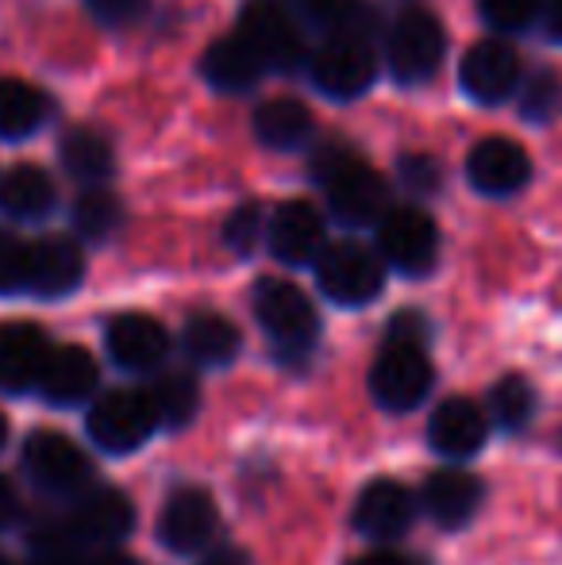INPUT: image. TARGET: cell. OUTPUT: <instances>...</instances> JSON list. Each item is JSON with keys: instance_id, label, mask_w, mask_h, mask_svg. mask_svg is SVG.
Wrapping results in <instances>:
<instances>
[{"instance_id": "603a6c76", "label": "cell", "mask_w": 562, "mask_h": 565, "mask_svg": "<svg viewBox=\"0 0 562 565\" xmlns=\"http://www.w3.org/2000/svg\"><path fill=\"white\" fill-rule=\"evenodd\" d=\"M201 74H204V82L220 93H247L251 85H258V77H263L266 70L240 35H227V39H216V43L204 51Z\"/></svg>"}, {"instance_id": "52a82bcc", "label": "cell", "mask_w": 562, "mask_h": 565, "mask_svg": "<svg viewBox=\"0 0 562 565\" xmlns=\"http://www.w3.org/2000/svg\"><path fill=\"white\" fill-rule=\"evenodd\" d=\"M23 469L51 497H82L93 481L85 450L62 431H35L23 443Z\"/></svg>"}, {"instance_id": "9a60e30c", "label": "cell", "mask_w": 562, "mask_h": 565, "mask_svg": "<svg viewBox=\"0 0 562 565\" xmlns=\"http://www.w3.org/2000/svg\"><path fill=\"white\" fill-rule=\"evenodd\" d=\"M85 254L74 238L46 235L39 243H28V292L43 300H59L82 285Z\"/></svg>"}, {"instance_id": "7a4b0ae2", "label": "cell", "mask_w": 562, "mask_h": 565, "mask_svg": "<svg viewBox=\"0 0 562 565\" xmlns=\"http://www.w3.org/2000/svg\"><path fill=\"white\" fill-rule=\"evenodd\" d=\"M447 51V31L424 8H405L385 35V62L401 85H421L439 70Z\"/></svg>"}, {"instance_id": "44dd1931", "label": "cell", "mask_w": 562, "mask_h": 565, "mask_svg": "<svg viewBox=\"0 0 562 565\" xmlns=\"http://www.w3.org/2000/svg\"><path fill=\"white\" fill-rule=\"evenodd\" d=\"M51 350L54 347L35 323H8V328H0V393L20 396L28 388H39Z\"/></svg>"}, {"instance_id": "ee69618b", "label": "cell", "mask_w": 562, "mask_h": 565, "mask_svg": "<svg viewBox=\"0 0 562 565\" xmlns=\"http://www.w3.org/2000/svg\"><path fill=\"white\" fill-rule=\"evenodd\" d=\"M4 443H8V419L0 416V450H4Z\"/></svg>"}, {"instance_id": "7c38bea8", "label": "cell", "mask_w": 562, "mask_h": 565, "mask_svg": "<svg viewBox=\"0 0 562 565\" xmlns=\"http://www.w3.org/2000/svg\"><path fill=\"white\" fill-rule=\"evenodd\" d=\"M66 531L77 539L82 546H108L124 543V539L136 531V508L113 484H100V489H85L74 504V515H70Z\"/></svg>"}, {"instance_id": "e0dca14e", "label": "cell", "mask_w": 562, "mask_h": 565, "mask_svg": "<svg viewBox=\"0 0 562 565\" xmlns=\"http://www.w3.org/2000/svg\"><path fill=\"white\" fill-rule=\"evenodd\" d=\"M266 246L282 266H312L324 254V216L308 201H289L266 224Z\"/></svg>"}, {"instance_id": "5bb4252c", "label": "cell", "mask_w": 562, "mask_h": 565, "mask_svg": "<svg viewBox=\"0 0 562 565\" xmlns=\"http://www.w3.org/2000/svg\"><path fill=\"white\" fill-rule=\"evenodd\" d=\"M532 178V158L512 139H481L466 158V181L486 196H512Z\"/></svg>"}, {"instance_id": "60d3db41", "label": "cell", "mask_w": 562, "mask_h": 565, "mask_svg": "<svg viewBox=\"0 0 562 565\" xmlns=\"http://www.w3.org/2000/svg\"><path fill=\"white\" fill-rule=\"evenodd\" d=\"M540 20H543V31H548L555 43H562V0H543Z\"/></svg>"}, {"instance_id": "74e56055", "label": "cell", "mask_w": 562, "mask_h": 565, "mask_svg": "<svg viewBox=\"0 0 562 565\" xmlns=\"http://www.w3.org/2000/svg\"><path fill=\"white\" fill-rule=\"evenodd\" d=\"M85 8L105 28H131V23H139L147 15L150 0H85Z\"/></svg>"}, {"instance_id": "d6986e66", "label": "cell", "mask_w": 562, "mask_h": 565, "mask_svg": "<svg viewBox=\"0 0 562 565\" xmlns=\"http://www.w3.org/2000/svg\"><path fill=\"white\" fill-rule=\"evenodd\" d=\"M105 347L113 354V362L128 373H150L166 362L170 354V335L158 320L142 312H124L108 323L105 331Z\"/></svg>"}, {"instance_id": "ab89813d", "label": "cell", "mask_w": 562, "mask_h": 565, "mask_svg": "<svg viewBox=\"0 0 562 565\" xmlns=\"http://www.w3.org/2000/svg\"><path fill=\"white\" fill-rule=\"evenodd\" d=\"M15 512H20V497H15L12 481H8V477L0 473V531H4L8 523L15 520Z\"/></svg>"}, {"instance_id": "5b68a950", "label": "cell", "mask_w": 562, "mask_h": 565, "mask_svg": "<svg viewBox=\"0 0 562 565\" xmlns=\"http://www.w3.org/2000/svg\"><path fill=\"white\" fill-rule=\"evenodd\" d=\"M85 427L100 450L131 454L158 431V416L147 401V388H116L93 404Z\"/></svg>"}, {"instance_id": "d4e9b609", "label": "cell", "mask_w": 562, "mask_h": 565, "mask_svg": "<svg viewBox=\"0 0 562 565\" xmlns=\"http://www.w3.org/2000/svg\"><path fill=\"white\" fill-rule=\"evenodd\" d=\"M54 201V181L39 166H12L0 173V212L12 220H43L51 216Z\"/></svg>"}, {"instance_id": "4dcf8cb0", "label": "cell", "mask_w": 562, "mask_h": 565, "mask_svg": "<svg viewBox=\"0 0 562 565\" xmlns=\"http://www.w3.org/2000/svg\"><path fill=\"white\" fill-rule=\"evenodd\" d=\"M120 224H124V209H120V201L108 193V189H89V193L77 196L74 227H77V235H82V238L100 243V238H108Z\"/></svg>"}, {"instance_id": "30bf717a", "label": "cell", "mask_w": 562, "mask_h": 565, "mask_svg": "<svg viewBox=\"0 0 562 565\" xmlns=\"http://www.w3.org/2000/svg\"><path fill=\"white\" fill-rule=\"evenodd\" d=\"M235 35L255 51L263 70H293L305 58V39H300L297 20L274 0H251L243 8Z\"/></svg>"}, {"instance_id": "8d00e7d4", "label": "cell", "mask_w": 562, "mask_h": 565, "mask_svg": "<svg viewBox=\"0 0 562 565\" xmlns=\"http://www.w3.org/2000/svg\"><path fill=\"white\" fill-rule=\"evenodd\" d=\"M397 170H401V181H405L413 193H421V196L439 193L443 170H439V162H435L432 154H405L397 162Z\"/></svg>"}, {"instance_id": "7bdbcfd3", "label": "cell", "mask_w": 562, "mask_h": 565, "mask_svg": "<svg viewBox=\"0 0 562 565\" xmlns=\"http://www.w3.org/2000/svg\"><path fill=\"white\" fill-rule=\"evenodd\" d=\"M82 565H139V562L120 551H97V554H85Z\"/></svg>"}, {"instance_id": "6da1fadb", "label": "cell", "mask_w": 562, "mask_h": 565, "mask_svg": "<svg viewBox=\"0 0 562 565\" xmlns=\"http://www.w3.org/2000/svg\"><path fill=\"white\" fill-rule=\"evenodd\" d=\"M316 285L336 305L362 308L385 289V262L370 246L343 238V243L324 246V254L316 258Z\"/></svg>"}, {"instance_id": "d590c367", "label": "cell", "mask_w": 562, "mask_h": 565, "mask_svg": "<svg viewBox=\"0 0 562 565\" xmlns=\"http://www.w3.org/2000/svg\"><path fill=\"white\" fill-rule=\"evenodd\" d=\"M0 292H28V243L0 231Z\"/></svg>"}, {"instance_id": "ac0fdd59", "label": "cell", "mask_w": 562, "mask_h": 565, "mask_svg": "<svg viewBox=\"0 0 562 565\" xmlns=\"http://www.w3.org/2000/svg\"><path fill=\"white\" fill-rule=\"evenodd\" d=\"M354 531L378 543L401 539L416 520V500L405 484L397 481H370L354 500Z\"/></svg>"}, {"instance_id": "d6a6232c", "label": "cell", "mask_w": 562, "mask_h": 565, "mask_svg": "<svg viewBox=\"0 0 562 565\" xmlns=\"http://www.w3.org/2000/svg\"><path fill=\"white\" fill-rule=\"evenodd\" d=\"M359 8H362V0H297L300 20L312 23V28H320V31H331V35L351 31Z\"/></svg>"}, {"instance_id": "4316f807", "label": "cell", "mask_w": 562, "mask_h": 565, "mask_svg": "<svg viewBox=\"0 0 562 565\" xmlns=\"http://www.w3.org/2000/svg\"><path fill=\"white\" fill-rule=\"evenodd\" d=\"M59 154L70 178L85 181V185H93V189H100L116 173L113 142L100 131H93V127H74V131H66Z\"/></svg>"}, {"instance_id": "ba28073f", "label": "cell", "mask_w": 562, "mask_h": 565, "mask_svg": "<svg viewBox=\"0 0 562 565\" xmlns=\"http://www.w3.org/2000/svg\"><path fill=\"white\" fill-rule=\"evenodd\" d=\"M331 216L343 227H378L390 212V185L362 158H351L343 170L324 181Z\"/></svg>"}, {"instance_id": "cb8c5ba5", "label": "cell", "mask_w": 562, "mask_h": 565, "mask_svg": "<svg viewBox=\"0 0 562 565\" xmlns=\"http://www.w3.org/2000/svg\"><path fill=\"white\" fill-rule=\"evenodd\" d=\"M243 347V335L227 316H216V312H201V316H189L185 331H181V350L189 354V362L197 365H227L235 362Z\"/></svg>"}, {"instance_id": "83f0119b", "label": "cell", "mask_w": 562, "mask_h": 565, "mask_svg": "<svg viewBox=\"0 0 562 565\" xmlns=\"http://www.w3.org/2000/svg\"><path fill=\"white\" fill-rule=\"evenodd\" d=\"M147 401L158 416V427L181 431V427H189L197 419V408H201V385H197V377L185 370L158 373L155 385L147 388Z\"/></svg>"}, {"instance_id": "f6af8a7d", "label": "cell", "mask_w": 562, "mask_h": 565, "mask_svg": "<svg viewBox=\"0 0 562 565\" xmlns=\"http://www.w3.org/2000/svg\"><path fill=\"white\" fill-rule=\"evenodd\" d=\"M212 565H227V558H224V554H220V558H216V562H212ZM235 565H240V562H235Z\"/></svg>"}, {"instance_id": "4fadbf2b", "label": "cell", "mask_w": 562, "mask_h": 565, "mask_svg": "<svg viewBox=\"0 0 562 565\" xmlns=\"http://www.w3.org/2000/svg\"><path fill=\"white\" fill-rule=\"evenodd\" d=\"M466 97L478 105H501L520 89V58L505 39H481L463 54L458 66Z\"/></svg>"}, {"instance_id": "ffe728a7", "label": "cell", "mask_w": 562, "mask_h": 565, "mask_svg": "<svg viewBox=\"0 0 562 565\" xmlns=\"http://www.w3.org/2000/svg\"><path fill=\"white\" fill-rule=\"evenodd\" d=\"M481 481L470 473V469H435L421 489V504L424 512L439 523L443 531H458L478 515L481 508Z\"/></svg>"}, {"instance_id": "f546056e", "label": "cell", "mask_w": 562, "mask_h": 565, "mask_svg": "<svg viewBox=\"0 0 562 565\" xmlns=\"http://www.w3.org/2000/svg\"><path fill=\"white\" fill-rule=\"evenodd\" d=\"M486 416L494 419L497 427H505V431H524L528 419L536 416V393H532V385H528L524 377H517V373L501 377L494 388H489V408H486Z\"/></svg>"}, {"instance_id": "277c9868", "label": "cell", "mask_w": 562, "mask_h": 565, "mask_svg": "<svg viewBox=\"0 0 562 565\" xmlns=\"http://www.w3.org/2000/svg\"><path fill=\"white\" fill-rule=\"evenodd\" d=\"M255 316L266 335L278 342L282 350H289V354L312 350V342L320 339V316H316L312 300L293 281H282V277H263L258 281Z\"/></svg>"}, {"instance_id": "bcb514c9", "label": "cell", "mask_w": 562, "mask_h": 565, "mask_svg": "<svg viewBox=\"0 0 562 565\" xmlns=\"http://www.w3.org/2000/svg\"><path fill=\"white\" fill-rule=\"evenodd\" d=\"M0 565H20V562H8V558H0Z\"/></svg>"}, {"instance_id": "3957f363", "label": "cell", "mask_w": 562, "mask_h": 565, "mask_svg": "<svg viewBox=\"0 0 562 565\" xmlns=\"http://www.w3.org/2000/svg\"><path fill=\"white\" fill-rule=\"evenodd\" d=\"M432 362L427 350L413 342H385L370 365V396L385 412H413L432 393Z\"/></svg>"}, {"instance_id": "8fae6325", "label": "cell", "mask_w": 562, "mask_h": 565, "mask_svg": "<svg viewBox=\"0 0 562 565\" xmlns=\"http://www.w3.org/2000/svg\"><path fill=\"white\" fill-rule=\"evenodd\" d=\"M216 527H220L216 500H212V492L197 489V484L170 492L162 515H158V539H162V546L173 554H185V558L209 551L212 539H216Z\"/></svg>"}, {"instance_id": "1f68e13d", "label": "cell", "mask_w": 562, "mask_h": 565, "mask_svg": "<svg viewBox=\"0 0 562 565\" xmlns=\"http://www.w3.org/2000/svg\"><path fill=\"white\" fill-rule=\"evenodd\" d=\"M562 108V82L555 70H536L528 85H520V116L532 124H548Z\"/></svg>"}, {"instance_id": "7402d4cb", "label": "cell", "mask_w": 562, "mask_h": 565, "mask_svg": "<svg viewBox=\"0 0 562 565\" xmlns=\"http://www.w3.org/2000/svg\"><path fill=\"white\" fill-rule=\"evenodd\" d=\"M97 362L85 347H54L39 377V393L54 408H77L97 393Z\"/></svg>"}, {"instance_id": "f35d334b", "label": "cell", "mask_w": 562, "mask_h": 565, "mask_svg": "<svg viewBox=\"0 0 562 565\" xmlns=\"http://www.w3.org/2000/svg\"><path fill=\"white\" fill-rule=\"evenodd\" d=\"M390 342H413V347H427V320L421 312H397L390 323Z\"/></svg>"}, {"instance_id": "9c48e42d", "label": "cell", "mask_w": 562, "mask_h": 565, "mask_svg": "<svg viewBox=\"0 0 562 565\" xmlns=\"http://www.w3.org/2000/svg\"><path fill=\"white\" fill-rule=\"evenodd\" d=\"M378 250H382V262H390L401 274H427L435 266V254H439L435 220L424 209H413V204L390 209L382 224H378Z\"/></svg>"}, {"instance_id": "836d02e7", "label": "cell", "mask_w": 562, "mask_h": 565, "mask_svg": "<svg viewBox=\"0 0 562 565\" xmlns=\"http://www.w3.org/2000/svg\"><path fill=\"white\" fill-rule=\"evenodd\" d=\"M266 238V216L258 204H240V209L227 216L224 224V243L232 246L240 258H247V254L258 250V243Z\"/></svg>"}, {"instance_id": "2e32d148", "label": "cell", "mask_w": 562, "mask_h": 565, "mask_svg": "<svg viewBox=\"0 0 562 565\" xmlns=\"http://www.w3.org/2000/svg\"><path fill=\"white\" fill-rule=\"evenodd\" d=\"M489 439V416L486 408H478L466 396H447L439 408L427 419V443L435 454L450 461H466L474 458Z\"/></svg>"}, {"instance_id": "f1b7e54d", "label": "cell", "mask_w": 562, "mask_h": 565, "mask_svg": "<svg viewBox=\"0 0 562 565\" xmlns=\"http://www.w3.org/2000/svg\"><path fill=\"white\" fill-rule=\"evenodd\" d=\"M46 124V97L20 77H0V139H28Z\"/></svg>"}, {"instance_id": "8992f818", "label": "cell", "mask_w": 562, "mask_h": 565, "mask_svg": "<svg viewBox=\"0 0 562 565\" xmlns=\"http://www.w3.org/2000/svg\"><path fill=\"white\" fill-rule=\"evenodd\" d=\"M312 70V85L331 100H354L374 85L378 77V58L370 51V43L354 31L331 35L320 51L308 58Z\"/></svg>"}, {"instance_id": "484cf974", "label": "cell", "mask_w": 562, "mask_h": 565, "mask_svg": "<svg viewBox=\"0 0 562 565\" xmlns=\"http://www.w3.org/2000/svg\"><path fill=\"white\" fill-rule=\"evenodd\" d=\"M255 135L263 147L271 150H300L305 142H312L316 124L300 100L293 97H274L266 105H258L255 113Z\"/></svg>"}, {"instance_id": "e575fe53", "label": "cell", "mask_w": 562, "mask_h": 565, "mask_svg": "<svg viewBox=\"0 0 562 565\" xmlns=\"http://www.w3.org/2000/svg\"><path fill=\"white\" fill-rule=\"evenodd\" d=\"M540 8H543V0H478L481 20L494 31H509V35L540 20Z\"/></svg>"}, {"instance_id": "b9f144b4", "label": "cell", "mask_w": 562, "mask_h": 565, "mask_svg": "<svg viewBox=\"0 0 562 565\" xmlns=\"http://www.w3.org/2000/svg\"><path fill=\"white\" fill-rule=\"evenodd\" d=\"M347 565H427V562L405 558V554H393V551H374V554H362V558H354Z\"/></svg>"}]
</instances>
